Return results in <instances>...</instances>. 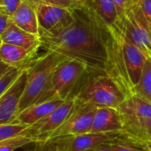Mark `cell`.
Wrapping results in <instances>:
<instances>
[{
    "label": "cell",
    "instance_id": "30bf717a",
    "mask_svg": "<svg viewBox=\"0 0 151 151\" xmlns=\"http://www.w3.org/2000/svg\"><path fill=\"white\" fill-rule=\"evenodd\" d=\"M27 81V69L4 94L0 96V124H7L16 118Z\"/></svg>",
    "mask_w": 151,
    "mask_h": 151
},
{
    "label": "cell",
    "instance_id": "44dd1931",
    "mask_svg": "<svg viewBox=\"0 0 151 151\" xmlns=\"http://www.w3.org/2000/svg\"><path fill=\"white\" fill-rule=\"evenodd\" d=\"M24 69L10 66L4 73L0 74V96L11 88L24 72Z\"/></svg>",
    "mask_w": 151,
    "mask_h": 151
},
{
    "label": "cell",
    "instance_id": "7402d4cb",
    "mask_svg": "<svg viewBox=\"0 0 151 151\" xmlns=\"http://www.w3.org/2000/svg\"><path fill=\"white\" fill-rule=\"evenodd\" d=\"M28 127L19 123L10 122L7 124H0V142L21 135Z\"/></svg>",
    "mask_w": 151,
    "mask_h": 151
},
{
    "label": "cell",
    "instance_id": "cb8c5ba5",
    "mask_svg": "<svg viewBox=\"0 0 151 151\" xmlns=\"http://www.w3.org/2000/svg\"><path fill=\"white\" fill-rule=\"evenodd\" d=\"M109 147L111 151H143L141 147L122 139L110 143Z\"/></svg>",
    "mask_w": 151,
    "mask_h": 151
},
{
    "label": "cell",
    "instance_id": "e0dca14e",
    "mask_svg": "<svg viewBox=\"0 0 151 151\" xmlns=\"http://www.w3.org/2000/svg\"><path fill=\"white\" fill-rule=\"evenodd\" d=\"M13 23L21 29L36 35H39V24L35 6L27 0H23L18 10L12 17Z\"/></svg>",
    "mask_w": 151,
    "mask_h": 151
},
{
    "label": "cell",
    "instance_id": "7c38bea8",
    "mask_svg": "<svg viewBox=\"0 0 151 151\" xmlns=\"http://www.w3.org/2000/svg\"><path fill=\"white\" fill-rule=\"evenodd\" d=\"M37 50H28L22 47L1 42L0 58L1 62L9 66L28 69L39 58Z\"/></svg>",
    "mask_w": 151,
    "mask_h": 151
},
{
    "label": "cell",
    "instance_id": "ba28073f",
    "mask_svg": "<svg viewBox=\"0 0 151 151\" xmlns=\"http://www.w3.org/2000/svg\"><path fill=\"white\" fill-rule=\"evenodd\" d=\"M96 108L97 107L91 104H82L77 103L75 109L69 118L61 127H59L50 135L48 140L90 133Z\"/></svg>",
    "mask_w": 151,
    "mask_h": 151
},
{
    "label": "cell",
    "instance_id": "1f68e13d",
    "mask_svg": "<svg viewBox=\"0 0 151 151\" xmlns=\"http://www.w3.org/2000/svg\"><path fill=\"white\" fill-rule=\"evenodd\" d=\"M73 1L78 4H83L87 2V0H73Z\"/></svg>",
    "mask_w": 151,
    "mask_h": 151
},
{
    "label": "cell",
    "instance_id": "d6986e66",
    "mask_svg": "<svg viewBox=\"0 0 151 151\" xmlns=\"http://www.w3.org/2000/svg\"><path fill=\"white\" fill-rule=\"evenodd\" d=\"M84 4L88 5L108 26H117L119 17L114 0H87Z\"/></svg>",
    "mask_w": 151,
    "mask_h": 151
},
{
    "label": "cell",
    "instance_id": "484cf974",
    "mask_svg": "<svg viewBox=\"0 0 151 151\" xmlns=\"http://www.w3.org/2000/svg\"><path fill=\"white\" fill-rule=\"evenodd\" d=\"M27 1L35 6H36L38 4H55V5L69 8V9H73L75 6L78 5V4H76L73 0H27Z\"/></svg>",
    "mask_w": 151,
    "mask_h": 151
},
{
    "label": "cell",
    "instance_id": "8992f818",
    "mask_svg": "<svg viewBox=\"0 0 151 151\" xmlns=\"http://www.w3.org/2000/svg\"><path fill=\"white\" fill-rule=\"evenodd\" d=\"M118 26L125 38L138 47L151 60V28L142 12L140 0H135L119 19Z\"/></svg>",
    "mask_w": 151,
    "mask_h": 151
},
{
    "label": "cell",
    "instance_id": "5bb4252c",
    "mask_svg": "<svg viewBox=\"0 0 151 151\" xmlns=\"http://www.w3.org/2000/svg\"><path fill=\"white\" fill-rule=\"evenodd\" d=\"M124 124L118 109L97 107L90 133L121 132Z\"/></svg>",
    "mask_w": 151,
    "mask_h": 151
},
{
    "label": "cell",
    "instance_id": "ffe728a7",
    "mask_svg": "<svg viewBox=\"0 0 151 151\" xmlns=\"http://www.w3.org/2000/svg\"><path fill=\"white\" fill-rule=\"evenodd\" d=\"M137 95L151 104V60L147 59L141 80L134 89Z\"/></svg>",
    "mask_w": 151,
    "mask_h": 151
},
{
    "label": "cell",
    "instance_id": "277c9868",
    "mask_svg": "<svg viewBox=\"0 0 151 151\" xmlns=\"http://www.w3.org/2000/svg\"><path fill=\"white\" fill-rule=\"evenodd\" d=\"M65 59L66 58L55 52L46 51L27 69V86L20 102L19 112L36 102L48 86L52 73Z\"/></svg>",
    "mask_w": 151,
    "mask_h": 151
},
{
    "label": "cell",
    "instance_id": "7a4b0ae2",
    "mask_svg": "<svg viewBox=\"0 0 151 151\" xmlns=\"http://www.w3.org/2000/svg\"><path fill=\"white\" fill-rule=\"evenodd\" d=\"M88 73V69L82 63L65 59L52 73L50 82L35 104L51 100L65 101L74 95L73 92Z\"/></svg>",
    "mask_w": 151,
    "mask_h": 151
},
{
    "label": "cell",
    "instance_id": "6da1fadb",
    "mask_svg": "<svg viewBox=\"0 0 151 151\" xmlns=\"http://www.w3.org/2000/svg\"><path fill=\"white\" fill-rule=\"evenodd\" d=\"M73 20L64 29L41 35L42 48L86 65L88 73L106 75L119 38V27L105 24L88 5L73 9Z\"/></svg>",
    "mask_w": 151,
    "mask_h": 151
},
{
    "label": "cell",
    "instance_id": "d4e9b609",
    "mask_svg": "<svg viewBox=\"0 0 151 151\" xmlns=\"http://www.w3.org/2000/svg\"><path fill=\"white\" fill-rule=\"evenodd\" d=\"M22 1L23 0H0V12L12 17Z\"/></svg>",
    "mask_w": 151,
    "mask_h": 151
},
{
    "label": "cell",
    "instance_id": "83f0119b",
    "mask_svg": "<svg viewBox=\"0 0 151 151\" xmlns=\"http://www.w3.org/2000/svg\"><path fill=\"white\" fill-rule=\"evenodd\" d=\"M142 12L151 28V0H140Z\"/></svg>",
    "mask_w": 151,
    "mask_h": 151
},
{
    "label": "cell",
    "instance_id": "4dcf8cb0",
    "mask_svg": "<svg viewBox=\"0 0 151 151\" xmlns=\"http://www.w3.org/2000/svg\"><path fill=\"white\" fill-rule=\"evenodd\" d=\"M139 147H141L143 151H151V142L143 143V144L140 145Z\"/></svg>",
    "mask_w": 151,
    "mask_h": 151
},
{
    "label": "cell",
    "instance_id": "4316f807",
    "mask_svg": "<svg viewBox=\"0 0 151 151\" xmlns=\"http://www.w3.org/2000/svg\"><path fill=\"white\" fill-rule=\"evenodd\" d=\"M135 0H114L118 12H119V17L120 18L125 14L127 10L130 7V5L134 2Z\"/></svg>",
    "mask_w": 151,
    "mask_h": 151
},
{
    "label": "cell",
    "instance_id": "8fae6325",
    "mask_svg": "<svg viewBox=\"0 0 151 151\" xmlns=\"http://www.w3.org/2000/svg\"><path fill=\"white\" fill-rule=\"evenodd\" d=\"M122 32V31H121ZM122 52L125 68L129 85L134 95V89L139 83L145 63L148 59L146 55L134 44L128 42L122 33Z\"/></svg>",
    "mask_w": 151,
    "mask_h": 151
},
{
    "label": "cell",
    "instance_id": "9a60e30c",
    "mask_svg": "<svg viewBox=\"0 0 151 151\" xmlns=\"http://www.w3.org/2000/svg\"><path fill=\"white\" fill-rule=\"evenodd\" d=\"M1 42L22 47L28 50H37L42 48V40L40 35L28 33L18 26L13 21L8 27L0 34Z\"/></svg>",
    "mask_w": 151,
    "mask_h": 151
},
{
    "label": "cell",
    "instance_id": "9c48e42d",
    "mask_svg": "<svg viewBox=\"0 0 151 151\" xmlns=\"http://www.w3.org/2000/svg\"><path fill=\"white\" fill-rule=\"evenodd\" d=\"M35 9L40 35L57 33L69 26L73 20V9L50 4H38Z\"/></svg>",
    "mask_w": 151,
    "mask_h": 151
},
{
    "label": "cell",
    "instance_id": "3957f363",
    "mask_svg": "<svg viewBox=\"0 0 151 151\" xmlns=\"http://www.w3.org/2000/svg\"><path fill=\"white\" fill-rule=\"evenodd\" d=\"M74 96L79 104L114 109H118L126 98L111 77L105 74L92 76L88 73L87 81Z\"/></svg>",
    "mask_w": 151,
    "mask_h": 151
},
{
    "label": "cell",
    "instance_id": "603a6c76",
    "mask_svg": "<svg viewBox=\"0 0 151 151\" xmlns=\"http://www.w3.org/2000/svg\"><path fill=\"white\" fill-rule=\"evenodd\" d=\"M35 143V142L27 136L19 135L3 142H0V151H15L28 144Z\"/></svg>",
    "mask_w": 151,
    "mask_h": 151
},
{
    "label": "cell",
    "instance_id": "4fadbf2b",
    "mask_svg": "<svg viewBox=\"0 0 151 151\" xmlns=\"http://www.w3.org/2000/svg\"><path fill=\"white\" fill-rule=\"evenodd\" d=\"M122 140L140 146L151 142V118H122Z\"/></svg>",
    "mask_w": 151,
    "mask_h": 151
},
{
    "label": "cell",
    "instance_id": "5b68a950",
    "mask_svg": "<svg viewBox=\"0 0 151 151\" xmlns=\"http://www.w3.org/2000/svg\"><path fill=\"white\" fill-rule=\"evenodd\" d=\"M121 138L122 131L88 133L81 135L58 137L42 143H35L36 149L35 151H88L105 144H110Z\"/></svg>",
    "mask_w": 151,
    "mask_h": 151
},
{
    "label": "cell",
    "instance_id": "2e32d148",
    "mask_svg": "<svg viewBox=\"0 0 151 151\" xmlns=\"http://www.w3.org/2000/svg\"><path fill=\"white\" fill-rule=\"evenodd\" d=\"M64 102L65 101L63 100H51L34 104L19 112L14 120L12 122L19 123L29 127L50 114Z\"/></svg>",
    "mask_w": 151,
    "mask_h": 151
},
{
    "label": "cell",
    "instance_id": "f546056e",
    "mask_svg": "<svg viewBox=\"0 0 151 151\" xmlns=\"http://www.w3.org/2000/svg\"><path fill=\"white\" fill-rule=\"evenodd\" d=\"M88 151H111L110 147H109V144H105V145H103V146H100V147H97L96 149H93L91 150Z\"/></svg>",
    "mask_w": 151,
    "mask_h": 151
},
{
    "label": "cell",
    "instance_id": "52a82bcc",
    "mask_svg": "<svg viewBox=\"0 0 151 151\" xmlns=\"http://www.w3.org/2000/svg\"><path fill=\"white\" fill-rule=\"evenodd\" d=\"M76 104L77 101L75 96H71L50 114L29 126L21 135L31 138L35 142V144L46 142L50 135L69 118L75 109Z\"/></svg>",
    "mask_w": 151,
    "mask_h": 151
},
{
    "label": "cell",
    "instance_id": "f1b7e54d",
    "mask_svg": "<svg viewBox=\"0 0 151 151\" xmlns=\"http://www.w3.org/2000/svg\"><path fill=\"white\" fill-rule=\"evenodd\" d=\"M12 19L9 15L0 12V34L3 33L12 23Z\"/></svg>",
    "mask_w": 151,
    "mask_h": 151
},
{
    "label": "cell",
    "instance_id": "ac0fdd59",
    "mask_svg": "<svg viewBox=\"0 0 151 151\" xmlns=\"http://www.w3.org/2000/svg\"><path fill=\"white\" fill-rule=\"evenodd\" d=\"M118 110L122 118H151V104L137 95L126 97Z\"/></svg>",
    "mask_w": 151,
    "mask_h": 151
}]
</instances>
